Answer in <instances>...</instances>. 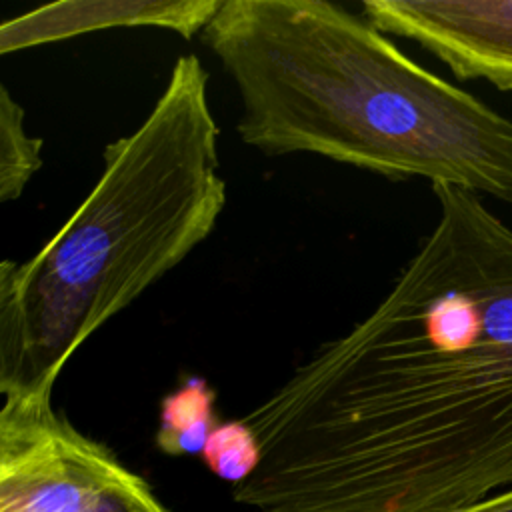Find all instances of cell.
Returning a JSON list of instances; mask_svg holds the SVG:
<instances>
[{
  "mask_svg": "<svg viewBox=\"0 0 512 512\" xmlns=\"http://www.w3.org/2000/svg\"><path fill=\"white\" fill-rule=\"evenodd\" d=\"M438 220L380 304L242 420L258 512H456L512 486V228L432 186Z\"/></svg>",
  "mask_w": 512,
  "mask_h": 512,
  "instance_id": "1",
  "label": "cell"
},
{
  "mask_svg": "<svg viewBox=\"0 0 512 512\" xmlns=\"http://www.w3.org/2000/svg\"><path fill=\"white\" fill-rule=\"evenodd\" d=\"M234 82L240 138L424 178L512 208V120L326 0H224L202 30Z\"/></svg>",
  "mask_w": 512,
  "mask_h": 512,
  "instance_id": "2",
  "label": "cell"
},
{
  "mask_svg": "<svg viewBox=\"0 0 512 512\" xmlns=\"http://www.w3.org/2000/svg\"><path fill=\"white\" fill-rule=\"evenodd\" d=\"M224 206L208 74L182 54L144 122L104 148L68 222L26 262L2 260V398H50L70 356L204 242Z\"/></svg>",
  "mask_w": 512,
  "mask_h": 512,
  "instance_id": "3",
  "label": "cell"
},
{
  "mask_svg": "<svg viewBox=\"0 0 512 512\" xmlns=\"http://www.w3.org/2000/svg\"><path fill=\"white\" fill-rule=\"evenodd\" d=\"M0 512H170L112 450L78 432L50 398H4Z\"/></svg>",
  "mask_w": 512,
  "mask_h": 512,
  "instance_id": "4",
  "label": "cell"
},
{
  "mask_svg": "<svg viewBox=\"0 0 512 512\" xmlns=\"http://www.w3.org/2000/svg\"><path fill=\"white\" fill-rule=\"evenodd\" d=\"M384 34L418 42L462 80L512 92V0H366Z\"/></svg>",
  "mask_w": 512,
  "mask_h": 512,
  "instance_id": "5",
  "label": "cell"
},
{
  "mask_svg": "<svg viewBox=\"0 0 512 512\" xmlns=\"http://www.w3.org/2000/svg\"><path fill=\"white\" fill-rule=\"evenodd\" d=\"M224 0H110L54 2L2 22L0 52H16L72 36L130 26H154L184 38L202 34Z\"/></svg>",
  "mask_w": 512,
  "mask_h": 512,
  "instance_id": "6",
  "label": "cell"
},
{
  "mask_svg": "<svg viewBox=\"0 0 512 512\" xmlns=\"http://www.w3.org/2000/svg\"><path fill=\"white\" fill-rule=\"evenodd\" d=\"M216 394L202 378H188L162 398L156 446L170 456L202 454L212 430Z\"/></svg>",
  "mask_w": 512,
  "mask_h": 512,
  "instance_id": "7",
  "label": "cell"
},
{
  "mask_svg": "<svg viewBox=\"0 0 512 512\" xmlns=\"http://www.w3.org/2000/svg\"><path fill=\"white\" fill-rule=\"evenodd\" d=\"M42 140L24 128V110L0 88V200H16L42 166Z\"/></svg>",
  "mask_w": 512,
  "mask_h": 512,
  "instance_id": "8",
  "label": "cell"
},
{
  "mask_svg": "<svg viewBox=\"0 0 512 512\" xmlns=\"http://www.w3.org/2000/svg\"><path fill=\"white\" fill-rule=\"evenodd\" d=\"M200 456L216 476L238 484L258 466L260 446L248 424L238 418L218 424Z\"/></svg>",
  "mask_w": 512,
  "mask_h": 512,
  "instance_id": "9",
  "label": "cell"
},
{
  "mask_svg": "<svg viewBox=\"0 0 512 512\" xmlns=\"http://www.w3.org/2000/svg\"><path fill=\"white\" fill-rule=\"evenodd\" d=\"M456 512H512V486Z\"/></svg>",
  "mask_w": 512,
  "mask_h": 512,
  "instance_id": "10",
  "label": "cell"
}]
</instances>
